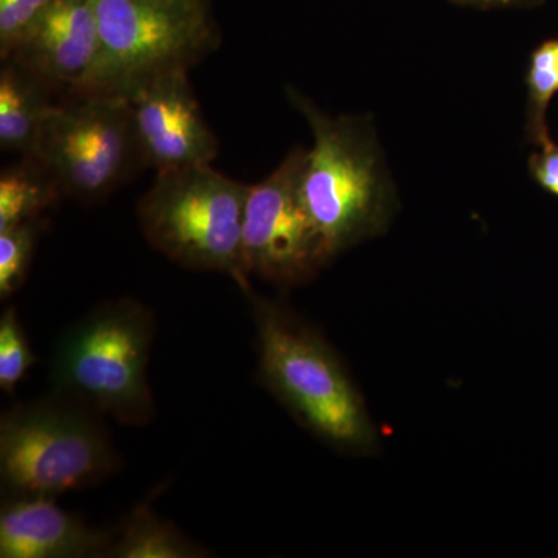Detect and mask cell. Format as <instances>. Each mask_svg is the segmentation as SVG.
Here are the masks:
<instances>
[{
	"instance_id": "cell-16",
	"label": "cell",
	"mask_w": 558,
	"mask_h": 558,
	"mask_svg": "<svg viewBox=\"0 0 558 558\" xmlns=\"http://www.w3.org/2000/svg\"><path fill=\"white\" fill-rule=\"evenodd\" d=\"M43 230L40 218L0 231V300L10 299L24 284Z\"/></svg>"
},
{
	"instance_id": "cell-9",
	"label": "cell",
	"mask_w": 558,
	"mask_h": 558,
	"mask_svg": "<svg viewBox=\"0 0 558 558\" xmlns=\"http://www.w3.org/2000/svg\"><path fill=\"white\" fill-rule=\"evenodd\" d=\"M143 161L156 172L211 165L219 140L194 95L186 70L165 73L126 98Z\"/></svg>"
},
{
	"instance_id": "cell-5",
	"label": "cell",
	"mask_w": 558,
	"mask_h": 558,
	"mask_svg": "<svg viewBox=\"0 0 558 558\" xmlns=\"http://www.w3.org/2000/svg\"><path fill=\"white\" fill-rule=\"evenodd\" d=\"M250 185L211 165L156 172L137 216L143 236L157 252L190 270L218 271L240 286L242 226Z\"/></svg>"
},
{
	"instance_id": "cell-14",
	"label": "cell",
	"mask_w": 558,
	"mask_h": 558,
	"mask_svg": "<svg viewBox=\"0 0 558 558\" xmlns=\"http://www.w3.org/2000/svg\"><path fill=\"white\" fill-rule=\"evenodd\" d=\"M62 193L49 172L33 159L5 168L0 174V231L43 218Z\"/></svg>"
},
{
	"instance_id": "cell-13",
	"label": "cell",
	"mask_w": 558,
	"mask_h": 558,
	"mask_svg": "<svg viewBox=\"0 0 558 558\" xmlns=\"http://www.w3.org/2000/svg\"><path fill=\"white\" fill-rule=\"evenodd\" d=\"M207 548L161 519L150 502H140L116 532L106 558H205Z\"/></svg>"
},
{
	"instance_id": "cell-4",
	"label": "cell",
	"mask_w": 558,
	"mask_h": 558,
	"mask_svg": "<svg viewBox=\"0 0 558 558\" xmlns=\"http://www.w3.org/2000/svg\"><path fill=\"white\" fill-rule=\"evenodd\" d=\"M290 101L310 121L300 193L328 259L377 236L392 215V191L368 128L352 117L326 116L296 90Z\"/></svg>"
},
{
	"instance_id": "cell-15",
	"label": "cell",
	"mask_w": 558,
	"mask_h": 558,
	"mask_svg": "<svg viewBox=\"0 0 558 558\" xmlns=\"http://www.w3.org/2000/svg\"><path fill=\"white\" fill-rule=\"evenodd\" d=\"M526 84L527 134L532 143L542 146L549 140L546 110L558 94V38L546 40L532 51Z\"/></svg>"
},
{
	"instance_id": "cell-7",
	"label": "cell",
	"mask_w": 558,
	"mask_h": 558,
	"mask_svg": "<svg viewBox=\"0 0 558 558\" xmlns=\"http://www.w3.org/2000/svg\"><path fill=\"white\" fill-rule=\"evenodd\" d=\"M57 182L62 196L102 199L145 165L130 101L117 95H86L53 105L32 157Z\"/></svg>"
},
{
	"instance_id": "cell-8",
	"label": "cell",
	"mask_w": 558,
	"mask_h": 558,
	"mask_svg": "<svg viewBox=\"0 0 558 558\" xmlns=\"http://www.w3.org/2000/svg\"><path fill=\"white\" fill-rule=\"evenodd\" d=\"M306 150L295 149L250 185L242 226V269L278 286L303 284L329 263L300 193Z\"/></svg>"
},
{
	"instance_id": "cell-6",
	"label": "cell",
	"mask_w": 558,
	"mask_h": 558,
	"mask_svg": "<svg viewBox=\"0 0 558 558\" xmlns=\"http://www.w3.org/2000/svg\"><path fill=\"white\" fill-rule=\"evenodd\" d=\"M97 94L128 98L165 73L189 70L219 46L208 0H97Z\"/></svg>"
},
{
	"instance_id": "cell-1",
	"label": "cell",
	"mask_w": 558,
	"mask_h": 558,
	"mask_svg": "<svg viewBox=\"0 0 558 558\" xmlns=\"http://www.w3.org/2000/svg\"><path fill=\"white\" fill-rule=\"evenodd\" d=\"M242 293L255 322L263 387L330 449L374 453L379 433L336 349L288 303L258 295L252 284Z\"/></svg>"
},
{
	"instance_id": "cell-18",
	"label": "cell",
	"mask_w": 558,
	"mask_h": 558,
	"mask_svg": "<svg viewBox=\"0 0 558 558\" xmlns=\"http://www.w3.org/2000/svg\"><path fill=\"white\" fill-rule=\"evenodd\" d=\"M50 0H0V57L9 60Z\"/></svg>"
},
{
	"instance_id": "cell-2",
	"label": "cell",
	"mask_w": 558,
	"mask_h": 558,
	"mask_svg": "<svg viewBox=\"0 0 558 558\" xmlns=\"http://www.w3.org/2000/svg\"><path fill=\"white\" fill-rule=\"evenodd\" d=\"M156 332L154 312L142 301L121 296L98 304L58 340L51 391L120 424L145 427L156 417L148 376Z\"/></svg>"
},
{
	"instance_id": "cell-10",
	"label": "cell",
	"mask_w": 558,
	"mask_h": 558,
	"mask_svg": "<svg viewBox=\"0 0 558 558\" xmlns=\"http://www.w3.org/2000/svg\"><path fill=\"white\" fill-rule=\"evenodd\" d=\"M9 60L50 90L97 95L101 65L97 0H50Z\"/></svg>"
},
{
	"instance_id": "cell-19",
	"label": "cell",
	"mask_w": 558,
	"mask_h": 558,
	"mask_svg": "<svg viewBox=\"0 0 558 558\" xmlns=\"http://www.w3.org/2000/svg\"><path fill=\"white\" fill-rule=\"evenodd\" d=\"M529 170L532 179L543 190L558 197V145L548 142L543 143L542 150L529 159Z\"/></svg>"
},
{
	"instance_id": "cell-17",
	"label": "cell",
	"mask_w": 558,
	"mask_h": 558,
	"mask_svg": "<svg viewBox=\"0 0 558 558\" xmlns=\"http://www.w3.org/2000/svg\"><path fill=\"white\" fill-rule=\"evenodd\" d=\"M38 363L28 343L27 333L14 307L0 315V388L13 395L28 371Z\"/></svg>"
},
{
	"instance_id": "cell-12",
	"label": "cell",
	"mask_w": 558,
	"mask_h": 558,
	"mask_svg": "<svg viewBox=\"0 0 558 558\" xmlns=\"http://www.w3.org/2000/svg\"><path fill=\"white\" fill-rule=\"evenodd\" d=\"M49 87L14 61L0 70V148L32 157L40 128L53 106Z\"/></svg>"
},
{
	"instance_id": "cell-3",
	"label": "cell",
	"mask_w": 558,
	"mask_h": 558,
	"mask_svg": "<svg viewBox=\"0 0 558 558\" xmlns=\"http://www.w3.org/2000/svg\"><path fill=\"white\" fill-rule=\"evenodd\" d=\"M100 411L68 396L16 403L0 416L3 498H58L105 483L123 465Z\"/></svg>"
},
{
	"instance_id": "cell-11",
	"label": "cell",
	"mask_w": 558,
	"mask_h": 558,
	"mask_svg": "<svg viewBox=\"0 0 558 558\" xmlns=\"http://www.w3.org/2000/svg\"><path fill=\"white\" fill-rule=\"evenodd\" d=\"M113 538L57 498H3L0 508V558H106Z\"/></svg>"
},
{
	"instance_id": "cell-20",
	"label": "cell",
	"mask_w": 558,
	"mask_h": 558,
	"mask_svg": "<svg viewBox=\"0 0 558 558\" xmlns=\"http://www.w3.org/2000/svg\"><path fill=\"white\" fill-rule=\"evenodd\" d=\"M461 5L478 7V9H495V7H513L531 0H453Z\"/></svg>"
}]
</instances>
